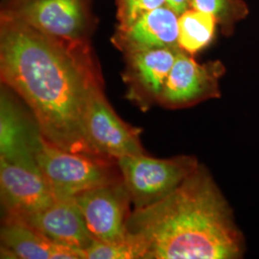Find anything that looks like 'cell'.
<instances>
[{
	"instance_id": "6da1fadb",
	"label": "cell",
	"mask_w": 259,
	"mask_h": 259,
	"mask_svg": "<svg viewBox=\"0 0 259 259\" xmlns=\"http://www.w3.org/2000/svg\"><path fill=\"white\" fill-rule=\"evenodd\" d=\"M0 73L45 139L68 152L98 156L85 138L84 118L103 81L85 39L53 37L3 14Z\"/></svg>"
},
{
	"instance_id": "7a4b0ae2",
	"label": "cell",
	"mask_w": 259,
	"mask_h": 259,
	"mask_svg": "<svg viewBox=\"0 0 259 259\" xmlns=\"http://www.w3.org/2000/svg\"><path fill=\"white\" fill-rule=\"evenodd\" d=\"M127 231L141 259H238L246 250L231 205L201 163L170 194L135 208Z\"/></svg>"
},
{
	"instance_id": "3957f363",
	"label": "cell",
	"mask_w": 259,
	"mask_h": 259,
	"mask_svg": "<svg viewBox=\"0 0 259 259\" xmlns=\"http://www.w3.org/2000/svg\"><path fill=\"white\" fill-rule=\"evenodd\" d=\"M34 154L55 199L73 198L123 180L116 159L65 151L50 143L40 133Z\"/></svg>"
},
{
	"instance_id": "277c9868",
	"label": "cell",
	"mask_w": 259,
	"mask_h": 259,
	"mask_svg": "<svg viewBox=\"0 0 259 259\" xmlns=\"http://www.w3.org/2000/svg\"><path fill=\"white\" fill-rule=\"evenodd\" d=\"M117 163L135 208L154 204L170 194L200 165L193 156L156 158L145 153L120 157Z\"/></svg>"
},
{
	"instance_id": "5b68a950",
	"label": "cell",
	"mask_w": 259,
	"mask_h": 259,
	"mask_svg": "<svg viewBox=\"0 0 259 259\" xmlns=\"http://www.w3.org/2000/svg\"><path fill=\"white\" fill-rule=\"evenodd\" d=\"M224 73L221 62L200 64L193 56L180 50L157 104L165 109L179 110L219 98V80Z\"/></svg>"
},
{
	"instance_id": "8992f818",
	"label": "cell",
	"mask_w": 259,
	"mask_h": 259,
	"mask_svg": "<svg viewBox=\"0 0 259 259\" xmlns=\"http://www.w3.org/2000/svg\"><path fill=\"white\" fill-rule=\"evenodd\" d=\"M93 238L107 243L128 239L132 199L123 180L73 197Z\"/></svg>"
},
{
	"instance_id": "52a82bcc",
	"label": "cell",
	"mask_w": 259,
	"mask_h": 259,
	"mask_svg": "<svg viewBox=\"0 0 259 259\" xmlns=\"http://www.w3.org/2000/svg\"><path fill=\"white\" fill-rule=\"evenodd\" d=\"M85 138L98 156L118 159L143 154L141 129L124 122L106 99L103 88L93 93L84 118Z\"/></svg>"
},
{
	"instance_id": "ba28073f",
	"label": "cell",
	"mask_w": 259,
	"mask_h": 259,
	"mask_svg": "<svg viewBox=\"0 0 259 259\" xmlns=\"http://www.w3.org/2000/svg\"><path fill=\"white\" fill-rule=\"evenodd\" d=\"M0 193L4 217L8 218L22 219L55 201L37 162L0 158Z\"/></svg>"
},
{
	"instance_id": "9c48e42d",
	"label": "cell",
	"mask_w": 259,
	"mask_h": 259,
	"mask_svg": "<svg viewBox=\"0 0 259 259\" xmlns=\"http://www.w3.org/2000/svg\"><path fill=\"white\" fill-rule=\"evenodd\" d=\"M181 48L162 47L125 53L126 98L146 111L157 104Z\"/></svg>"
},
{
	"instance_id": "30bf717a",
	"label": "cell",
	"mask_w": 259,
	"mask_h": 259,
	"mask_svg": "<svg viewBox=\"0 0 259 259\" xmlns=\"http://www.w3.org/2000/svg\"><path fill=\"white\" fill-rule=\"evenodd\" d=\"M3 14L53 37L85 39L84 0H14Z\"/></svg>"
},
{
	"instance_id": "8fae6325",
	"label": "cell",
	"mask_w": 259,
	"mask_h": 259,
	"mask_svg": "<svg viewBox=\"0 0 259 259\" xmlns=\"http://www.w3.org/2000/svg\"><path fill=\"white\" fill-rule=\"evenodd\" d=\"M18 220L26 223L54 243L78 250H85L94 239L73 198L55 199L46 208Z\"/></svg>"
},
{
	"instance_id": "7c38bea8",
	"label": "cell",
	"mask_w": 259,
	"mask_h": 259,
	"mask_svg": "<svg viewBox=\"0 0 259 259\" xmlns=\"http://www.w3.org/2000/svg\"><path fill=\"white\" fill-rule=\"evenodd\" d=\"M112 42L123 54L151 48H180L179 16L166 5L149 11L129 25L117 27Z\"/></svg>"
},
{
	"instance_id": "4fadbf2b",
	"label": "cell",
	"mask_w": 259,
	"mask_h": 259,
	"mask_svg": "<svg viewBox=\"0 0 259 259\" xmlns=\"http://www.w3.org/2000/svg\"><path fill=\"white\" fill-rule=\"evenodd\" d=\"M34 119L21 109L12 91L2 83L0 94V158L37 162L34 147L39 135Z\"/></svg>"
},
{
	"instance_id": "5bb4252c",
	"label": "cell",
	"mask_w": 259,
	"mask_h": 259,
	"mask_svg": "<svg viewBox=\"0 0 259 259\" xmlns=\"http://www.w3.org/2000/svg\"><path fill=\"white\" fill-rule=\"evenodd\" d=\"M1 258L51 259L54 242L18 219L4 217Z\"/></svg>"
},
{
	"instance_id": "9a60e30c",
	"label": "cell",
	"mask_w": 259,
	"mask_h": 259,
	"mask_svg": "<svg viewBox=\"0 0 259 259\" xmlns=\"http://www.w3.org/2000/svg\"><path fill=\"white\" fill-rule=\"evenodd\" d=\"M216 18L190 8L179 17V47L190 55L209 46L216 31Z\"/></svg>"
},
{
	"instance_id": "2e32d148",
	"label": "cell",
	"mask_w": 259,
	"mask_h": 259,
	"mask_svg": "<svg viewBox=\"0 0 259 259\" xmlns=\"http://www.w3.org/2000/svg\"><path fill=\"white\" fill-rule=\"evenodd\" d=\"M84 259H141L138 245L128 236L120 243H107L93 239L83 250Z\"/></svg>"
},
{
	"instance_id": "e0dca14e",
	"label": "cell",
	"mask_w": 259,
	"mask_h": 259,
	"mask_svg": "<svg viewBox=\"0 0 259 259\" xmlns=\"http://www.w3.org/2000/svg\"><path fill=\"white\" fill-rule=\"evenodd\" d=\"M238 0H191V8L214 16L218 22L228 23L242 11Z\"/></svg>"
},
{
	"instance_id": "ac0fdd59",
	"label": "cell",
	"mask_w": 259,
	"mask_h": 259,
	"mask_svg": "<svg viewBox=\"0 0 259 259\" xmlns=\"http://www.w3.org/2000/svg\"><path fill=\"white\" fill-rule=\"evenodd\" d=\"M118 27L127 26L149 11L165 5V0H116Z\"/></svg>"
},
{
	"instance_id": "d6986e66",
	"label": "cell",
	"mask_w": 259,
	"mask_h": 259,
	"mask_svg": "<svg viewBox=\"0 0 259 259\" xmlns=\"http://www.w3.org/2000/svg\"><path fill=\"white\" fill-rule=\"evenodd\" d=\"M165 5L180 17L191 8V0H165Z\"/></svg>"
}]
</instances>
